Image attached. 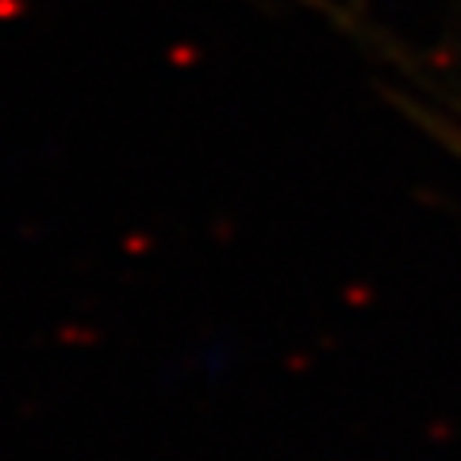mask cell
<instances>
[{
    "instance_id": "1",
    "label": "cell",
    "mask_w": 461,
    "mask_h": 461,
    "mask_svg": "<svg viewBox=\"0 0 461 461\" xmlns=\"http://www.w3.org/2000/svg\"><path fill=\"white\" fill-rule=\"evenodd\" d=\"M388 58H396V66L408 74V89H393L396 104L411 115L420 127H427L438 142H446L454 154H461V93L442 89L438 81H430L411 54H403L396 47H388Z\"/></svg>"
}]
</instances>
